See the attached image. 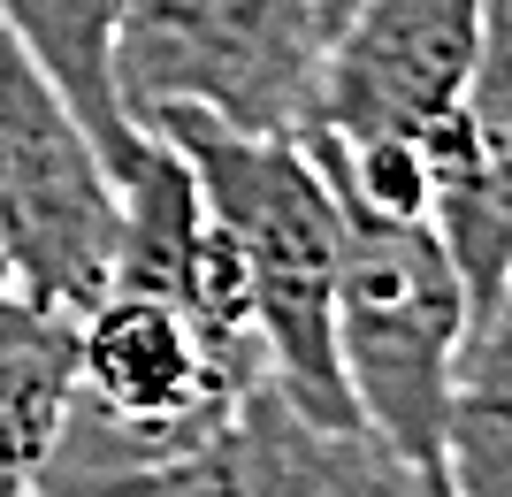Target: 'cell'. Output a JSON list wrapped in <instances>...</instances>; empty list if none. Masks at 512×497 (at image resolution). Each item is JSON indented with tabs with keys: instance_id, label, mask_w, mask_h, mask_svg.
Returning <instances> with one entry per match:
<instances>
[{
	"instance_id": "obj_1",
	"label": "cell",
	"mask_w": 512,
	"mask_h": 497,
	"mask_svg": "<svg viewBox=\"0 0 512 497\" xmlns=\"http://www.w3.org/2000/svg\"><path fill=\"white\" fill-rule=\"evenodd\" d=\"M138 130L169 138L192 169L207 215L230 230L245 260V299H253V337L268 352V383L314 421H360L337 375V253L344 215L337 192L321 184L299 138L268 130H230L199 108H153Z\"/></svg>"
},
{
	"instance_id": "obj_2",
	"label": "cell",
	"mask_w": 512,
	"mask_h": 497,
	"mask_svg": "<svg viewBox=\"0 0 512 497\" xmlns=\"http://www.w3.org/2000/svg\"><path fill=\"white\" fill-rule=\"evenodd\" d=\"M337 253V375L367 429L413 467H436L444 444L451 360L467 337V283L451 268L436 222H398L344 207Z\"/></svg>"
},
{
	"instance_id": "obj_3",
	"label": "cell",
	"mask_w": 512,
	"mask_h": 497,
	"mask_svg": "<svg viewBox=\"0 0 512 497\" xmlns=\"http://www.w3.org/2000/svg\"><path fill=\"white\" fill-rule=\"evenodd\" d=\"M321 0H130L115 23L123 115L199 108L230 130L299 138L314 115Z\"/></svg>"
},
{
	"instance_id": "obj_4",
	"label": "cell",
	"mask_w": 512,
	"mask_h": 497,
	"mask_svg": "<svg viewBox=\"0 0 512 497\" xmlns=\"http://www.w3.org/2000/svg\"><path fill=\"white\" fill-rule=\"evenodd\" d=\"M123 199L92 130L0 31V268L8 291L85 314L115 276Z\"/></svg>"
},
{
	"instance_id": "obj_5",
	"label": "cell",
	"mask_w": 512,
	"mask_h": 497,
	"mask_svg": "<svg viewBox=\"0 0 512 497\" xmlns=\"http://www.w3.org/2000/svg\"><path fill=\"white\" fill-rule=\"evenodd\" d=\"M100 497H444V475L413 467L367 421L299 413L260 375L207 444L107 482Z\"/></svg>"
},
{
	"instance_id": "obj_6",
	"label": "cell",
	"mask_w": 512,
	"mask_h": 497,
	"mask_svg": "<svg viewBox=\"0 0 512 497\" xmlns=\"http://www.w3.org/2000/svg\"><path fill=\"white\" fill-rule=\"evenodd\" d=\"M482 46V0H352L314 69V115L299 130L329 138H413L436 161V138L467 100Z\"/></svg>"
},
{
	"instance_id": "obj_7",
	"label": "cell",
	"mask_w": 512,
	"mask_h": 497,
	"mask_svg": "<svg viewBox=\"0 0 512 497\" xmlns=\"http://www.w3.org/2000/svg\"><path fill=\"white\" fill-rule=\"evenodd\" d=\"M436 238L467 283V322L512 283V0H482L467 100L436 138Z\"/></svg>"
},
{
	"instance_id": "obj_8",
	"label": "cell",
	"mask_w": 512,
	"mask_h": 497,
	"mask_svg": "<svg viewBox=\"0 0 512 497\" xmlns=\"http://www.w3.org/2000/svg\"><path fill=\"white\" fill-rule=\"evenodd\" d=\"M77 383V314L8 291L0 299V497H39Z\"/></svg>"
},
{
	"instance_id": "obj_9",
	"label": "cell",
	"mask_w": 512,
	"mask_h": 497,
	"mask_svg": "<svg viewBox=\"0 0 512 497\" xmlns=\"http://www.w3.org/2000/svg\"><path fill=\"white\" fill-rule=\"evenodd\" d=\"M130 0H0V31L46 69V85L62 92L77 123L92 130V146L115 176L138 161L146 130L115 100V23Z\"/></svg>"
},
{
	"instance_id": "obj_10",
	"label": "cell",
	"mask_w": 512,
	"mask_h": 497,
	"mask_svg": "<svg viewBox=\"0 0 512 497\" xmlns=\"http://www.w3.org/2000/svg\"><path fill=\"white\" fill-rule=\"evenodd\" d=\"M436 475L444 497H512V283L459 337Z\"/></svg>"
},
{
	"instance_id": "obj_11",
	"label": "cell",
	"mask_w": 512,
	"mask_h": 497,
	"mask_svg": "<svg viewBox=\"0 0 512 497\" xmlns=\"http://www.w3.org/2000/svg\"><path fill=\"white\" fill-rule=\"evenodd\" d=\"M344 8H352V0H321V39H329V23H337Z\"/></svg>"
},
{
	"instance_id": "obj_12",
	"label": "cell",
	"mask_w": 512,
	"mask_h": 497,
	"mask_svg": "<svg viewBox=\"0 0 512 497\" xmlns=\"http://www.w3.org/2000/svg\"><path fill=\"white\" fill-rule=\"evenodd\" d=\"M0 299H8V268H0Z\"/></svg>"
}]
</instances>
